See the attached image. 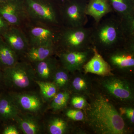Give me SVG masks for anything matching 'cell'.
Listing matches in <instances>:
<instances>
[{"label":"cell","mask_w":134,"mask_h":134,"mask_svg":"<svg viewBox=\"0 0 134 134\" xmlns=\"http://www.w3.org/2000/svg\"><path fill=\"white\" fill-rule=\"evenodd\" d=\"M89 126L97 133L123 134L125 121L113 105L102 96H97L86 112Z\"/></svg>","instance_id":"cell-1"},{"label":"cell","mask_w":134,"mask_h":134,"mask_svg":"<svg viewBox=\"0 0 134 134\" xmlns=\"http://www.w3.org/2000/svg\"><path fill=\"white\" fill-rule=\"evenodd\" d=\"M91 44L100 54H106L123 45L126 42L120 19L112 15L102 19L92 28Z\"/></svg>","instance_id":"cell-2"},{"label":"cell","mask_w":134,"mask_h":134,"mask_svg":"<svg viewBox=\"0 0 134 134\" xmlns=\"http://www.w3.org/2000/svg\"><path fill=\"white\" fill-rule=\"evenodd\" d=\"M29 20L61 29L60 6L54 0H24Z\"/></svg>","instance_id":"cell-3"},{"label":"cell","mask_w":134,"mask_h":134,"mask_svg":"<svg viewBox=\"0 0 134 134\" xmlns=\"http://www.w3.org/2000/svg\"><path fill=\"white\" fill-rule=\"evenodd\" d=\"M92 28L85 26L67 28L60 30L56 45L58 52L80 51L92 47L90 38Z\"/></svg>","instance_id":"cell-4"},{"label":"cell","mask_w":134,"mask_h":134,"mask_svg":"<svg viewBox=\"0 0 134 134\" xmlns=\"http://www.w3.org/2000/svg\"><path fill=\"white\" fill-rule=\"evenodd\" d=\"M21 28L28 38L30 46L56 44L61 29L30 20Z\"/></svg>","instance_id":"cell-5"},{"label":"cell","mask_w":134,"mask_h":134,"mask_svg":"<svg viewBox=\"0 0 134 134\" xmlns=\"http://www.w3.org/2000/svg\"><path fill=\"white\" fill-rule=\"evenodd\" d=\"M88 0H67L60 5L63 27L85 26L88 21L86 9Z\"/></svg>","instance_id":"cell-6"},{"label":"cell","mask_w":134,"mask_h":134,"mask_svg":"<svg viewBox=\"0 0 134 134\" xmlns=\"http://www.w3.org/2000/svg\"><path fill=\"white\" fill-rule=\"evenodd\" d=\"M3 79L9 86L18 89L28 88L35 76L34 69L26 62H19L12 66L3 70Z\"/></svg>","instance_id":"cell-7"},{"label":"cell","mask_w":134,"mask_h":134,"mask_svg":"<svg viewBox=\"0 0 134 134\" xmlns=\"http://www.w3.org/2000/svg\"><path fill=\"white\" fill-rule=\"evenodd\" d=\"M105 54L106 60L111 68L123 71L133 69L134 41L126 42L123 45Z\"/></svg>","instance_id":"cell-8"},{"label":"cell","mask_w":134,"mask_h":134,"mask_svg":"<svg viewBox=\"0 0 134 134\" xmlns=\"http://www.w3.org/2000/svg\"><path fill=\"white\" fill-rule=\"evenodd\" d=\"M0 15L10 26L21 27L29 20L24 0H6L1 3Z\"/></svg>","instance_id":"cell-9"},{"label":"cell","mask_w":134,"mask_h":134,"mask_svg":"<svg viewBox=\"0 0 134 134\" xmlns=\"http://www.w3.org/2000/svg\"><path fill=\"white\" fill-rule=\"evenodd\" d=\"M62 66L69 72L82 69L83 65L93 55L92 47L80 51H61L57 52Z\"/></svg>","instance_id":"cell-10"},{"label":"cell","mask_w":134,"mask_h":134,"mask_svg":"<svg viewBox=\"0 0 134 134\" xmlns=\"http://www.w3.org/2000/svg\"><path fill=\"white\" fill-rule=\"evenodd\" d=\"M102 85L107 92L114 98L123 102H130L133 99V88L126 80L109 76L103 81Z\"/></svg>","instance_id":"cell-11"},{"label":"cell","mask_w":134,"mask_h":134,"mask_svg":"<svg viewBox=\"0 0 134 134\" xmlns=\"http://www.w3.org/2000/svg\"><path fill=\"white\" fill-rule=\"evenodd\" d=\"M2 37L18 55L25 54L30 47L28 38L21 27L10 26Z\"/></svg>","instance_id":"cell-12"},{"label":"cell","mask_w":134,"mask_h":134,"mask_svg":"<svg viewBox=\"0 0 134 134\" xmlns=\"http://www.w3.org/2000/svg\"><path fill=\"white\" fill-rule=\"evenodd\" d=\"M92 49L93 55L83 66L82 69L85 72L86 74L91 73L103 76L114 75L109 63L95 47H92Z\"/></svg>","instance_id":"cell-13"},{"label":"cell","mask_w":134,"mask_h":134,"mask_svg":"<svg viewBox=\"0 0 134 134\" xmlns=\"http://www.w3.org/2000/svg\"><path fill=\"white\" fill-rule=\"evenodd\" d=\"M12 97L19 108L28 113L37 112L43 106L41 98L34 93H19Z\"/></svg>","instance_id":"cell-14"},{"label":"cell","mask_w":134,"mask_h":134,"mask_svg":"<svg viewBox=\"0 0 134 134\" xmlns=\"http://www.w3.org/2000/svg\"><path fill=\"white\" fill-rule=\"evenodd\" d=\"M57 52L56 44L52 43L30 46L25 55L29 61L34 63L52 56Z\"/></svg>","instance_id":"cell-15"},{"label":"cell","mask_w":134,"mask_h":134,"mask_svg":"<svg viewBox=\"0 0 134 134\" xmlns=\"http://www.w3.org/2000/svg\"><path fill=\"white\" fill-rule=\"evenodd\" d=\"M113 12V10L107 0H88L86 9L87 15L92 17L98 23L104 16Z\"/></svg>","instance_id":"cell-16"},{"label":"cell","mask_w":134,"mask_h":134,"mask_svg":"<svg viewBox=\"0 0 134 134\" xmlns=\"http://www.w3.org/2000/svg\"><path fill=\"white\" fill-rule=\"evenodd\" d=\"M33 64L35 73L43 81L52 79L59 66L58 61L53 56Z\"/></svg>","instance_id":"cell-17"},{"label":"cell","mask_w":134,"mask_h":134,"mask_svg":"<svg viewBox=\"0 0 134 134\" xmlns=\"http://www.w3.org/2000/svg\"><path fill=\"white\" fill-rule=\"evenodd\" d=\"M19 108L12 97H0V119L3 120L15 119L19 115Z\"/></svg>","instance_id":"cell-18"},{"label":"cell","mask_w":134,"mask_h":134,"mask_svg":"<svg viewBox=\"0 0 134 134\" xmlns=\"http://www.w3.org/2000/svg\"><path fill=\"white\" fill-rule=\"evenodd\" d=\"M19 61V55L0 37V66L2 69L14 66Z\"/></svg>","instance_id":"cell-19"},{"label":"cell","mask_w":134,"mask_h":134,"mask_svg":"<svg viewBox=\"0 0 134 134\" xmlns=\"http://www.w3.org/2000/svg\"><path fill=\"white\" fill-rule=\"evenodd\" d=\"M16 120L19 129L25 134H37L42 130V127L36 118L30 115H18Z\"/></svg>","instance_id":"cell-20"},{"label":"cell","mask_w":134,"mask_h":134,"mask_svg":"<svg viewBox=\"0 0 134 134\" xmlns=\"http://www.w3.org/2000/svg\"><path fill=\"white\" fill-rule=\"evenodd\" d=\"M113 10L119 17L134 15V0H107Z\"/></svg>","instance_id":"cell-21"},{"label":"cell","mask_w":134,"mask_h":134,"mask_svg":"<svg viewBox=\"0 0 134 134\" xmlns=\"http://www.w3.org/2000/svg\"><path fill=\"white\" fill-rule=\"evenodd\" d=\"M69 71L62 66H59L53 75V83L58 88L65 90L68 86L69 83Z\"/></svg>","instance_id":"cell-22"},{"label":"cell","mask_w":134,"mask_h":134,"mask_svg":"<svg viewBox=\"0 0 134 134\" xmlns=\"http://www.w3.org/2000/svg\"><path fill=\"white\" fill-rule=\"evenodd\" d=\"M120 19L126 42L134 41V15L121 17Z\"/></svg>","instance_id":"cell-23"},{"label":"cell","mask_w":134,"mask_h":134,"mask_svg":"<svg viewBox=\"0 0 134 134\" xmlns=\"http://www.w3.org/2000/svg\"><path fill=\"white\" fill-rule=\"evenodd\" d=\"M68 129V123L60 117H54L48 122V130L50 134H65L67 133Z\"/></svg>","instance_id":"cell-24"},{"label":"cell","mask_w":134,"mask_h":134,"mask_svg":"<svg viewBox=\"0 0 134 134\" xmlns=\"http://www.w3.org/2000/svg\"><path fill=\"white\" fill-rule=\"evenodd\" d=\"M42 96L46 99L53 98L57 93V87L53 82L47 81H36Z\"/></svg>","instance_id":"cell-25"},{"label":"cell","mask_w":134,"mask_h":134,"mask_svg":"<svg viewBox=\"0 0 134 134\" xmlns=\"http://www.w3.org/2000/svg\"><path fill=\"white\" fill-rule=\"evenodd\" d=\"M69 97V93L66 91L57 93L53 98L51 108L54 111L61 110L66 105Z\"/></svg>","instance_id":"cell-26"},{"label":"cell","mask_w":134,"mask_h":134,"mask_svg":"<svg viewBox=\"0 0 134 134\" xmlns=\"http://www.w3.org/2000/svg\"><path fill=\"white\" fill-rule=\"evenodd\" d=\"M88 84L85 77L81 76H76L71 83L73 91L77 93H85L88 91Z\"/></svg>","instance_id":"cell-27"},{"label":"cell","mask_w":134,"mask_h":134,"mask_svg":"<svg viewBox=\"0 0 134 134\" xmlns=\"http://www.w3.org/2000/svg\"><path fill=\"white\" fill-rule=\"evenodd\" d=\"M66 115L70 119L75 121H80L84 119V115L79 109H70L66 111Z\"/></svg>","instance_id":"cell-28"},{"label":"cell","mask_w":134,"mask_h":134,"mask_svg":"<svg viewBox=\"0 0 134 134\" xmlns=\"http://www.w3.org/2000/svg\"><path fill=\"white\" fill-rule=\"evenodd\" d=\"M71 104L75 108L82 109L86 106V101L85 99L81 96H75L71 99Z\"/></svg>","instance_id":"cell-29"},{"label":"cell","mask_w":134,"mask_h":134,"mask_svg":"<svg viewBox=\"0 0 134 134\" xmlns=\"http://www.w3.org/2000/svg\"><path fill=\"white\" fill-rule=\"evenodd\" d=\"M10 26L8 22L0 15V37H2Z\"/></svg>","instance_id":"cell-30"},{"label":"cell","mask_w":134,"mask_h":134,"mask_svg":"<svg viewBox=\"0 0 134 134\" xmlns=\"http://www.w3.org/2000/svg\"><path fill=\"white\" fill-rule=\"evenodd\" d=\"M3 134H19V132L15 126L9 125L5 127L3 131Z\"/></svg>","instance_id":"cell-31"},{"label":"cell","mask_w":134,"mask_h":134,"mask_svg":"<svg viewBox=\"0 0 134 134\" xmlns=\"http://www.w3.org/2000/svg\"><path fill=\"white\" fill-rule=\"evenodd\" d=\"M125 113L126 117L130 122L133 124L134 122V110L132 108H128L125 109Z\"/></svg>","instance_id":"cell-32"},{"label":"cell","mask_w":134,"mask_h":134,"mask_svg":"<svg viewBox=\"0 0 134 134\" xmlns=\"http://www.w3.org/2000/svg\"><path fill=\"white\" fill-rule=\"evenodd\" d=\"M54 1H55V2H57L60 6V5H61L62 3H63V2H65L67 0H54Z\"/></svg>","instance_id":"cell-33"},{"label":"cell","mask_w":134,"mask_h":134,"mask_svg":"<svg viewBox=\"0 0 134 134\" xmlns=\"http://www.w3.org/2000/svg\"><path fill=\"white\" fill-rule=\"evenodd\" d=\"M3 79V70L0 66V83Z\"/></svg>","instance_id":"cell-34"},{"label":"cell","mask_w":134,"mask_h":134,"mask_svg":"<svg viewBox=\"0 0 134 134\" xmlns=\"http://www.w3.org/2000/svg\"><path fill=\"white\" fill-rule=\"evenodd\" d=\"M6 1V0H0V3L4 2L5 1Z\"/></svg>","instance_id":"cell-35"}]
</instances>
